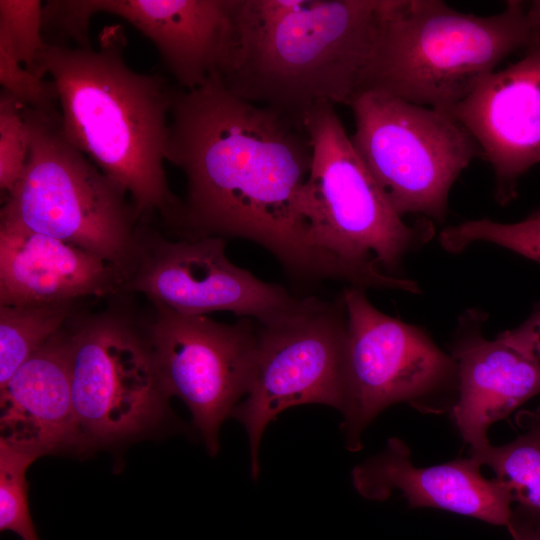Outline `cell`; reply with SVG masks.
<instances>
[{
  "label": "cell",
  "instance_id": "6da1fadb",
  "mask_svg": "<svg viewBox=\"0 0 540 540\" xmlns=\"http://www.w3.org/2000/svg\"><path fill=\"white\" fill-rule=\"evenodd\" d=\"M165 160L186 179L181 238H242L294 275L355 281L310 236L303 189L312 146L301 116L245 100L213 74L196 89L176 88Z\"/></svg>",
  "mask_w": 540,
  "mask_h": 540
},
{
  "label": "cell",
  "instance_id": "7a4b0ae2",
  "mask_svg": "<svg viewBox=\"0 0 540 540\" xmlns=\"http://www.w3.org/2000/svg\"><path fill=\"white\" fill-rule=\"evenodd\" d=\"M389 0H232L215 75L250 102L302 116L368 90Z\"/></svg>",
  "mask_w": 540,
  "mask_h": 540
},
{
  "label": "cell",
  "instance_id": "3957f363",
  "mask_svg": "<svg viewBox=\"0 0 540 540\" xmlns=\"http://www.w3.org/2000/svg\"><path fill=\"white\" fill-rule=\"evenodd\" d=\"M123 27L105 26L97 47L47 45L33 73L52 77L66 139L130 198L140 223L175 229L182 200L164 168L176 87L133 70Z\"/></svg>",
  "mask_w": 540,
  "mask_h": 540
},
{
  "label": "cell",
  "instance_id": "277c9868",
  "mask_svg": "<svg viewBox=\"0 0 540 540\" xmlns=\"http://www.w3.org/2000/svg\"><path fill=\"white\" fill-rule=\"evenodd\" d=\"M538 38L522 1L476 16L439 0H389L368 90L447 112Z\"/></svg>",
  "mask_w": 540,
  "mask_h": 540
},
{
  "label": "cell",
  "instance_id": "5b68a950",
  "mask_svg": "<svg viewBox=\"0 0 540 540\" xmlns=\"http://www.w3.org/2000/svg\"><path fill=\"white\" fill-rule=\"evenodd\" d=\"M302 123L312 146L303 209L314 246L361 275L371 287L397 289L384 274L433 234L432 223L408 225L391 206L355 150L331 104L305 111Z\"/></svg>",
  "mask_w": 540,
  "mask_h": 540
},
{
  "label": "cell",
  "instance_id": "8992f818",
  "mask_svg": "<svg viewBox=\"0 0 540 540\" xmlns=\"http://www.w3.org/2000/svg\"><path fill=\"white\" fill-rule=\"evenodd\" d=\"M23 116L28 157L0 218L76 245L125 277L140 225L129 196L66 139L61 115L48 117L24 106Z\"/></svg>",
  "mask_w": 540,
  "mask_h": 540
},
{
  "label": "cell",
  "instance_id": "52a82bcc",
  "mask_svg": "<svg viewBox=\"0 0 540 540\" xmlns=\"http://www.w3.org/2000/svg\"><path fill=\"white\" fill-rule=\"evenodd\" d=\"M351 142L394 210L443 222L452 185L479 146L448 112L369 89L349 106Z\"/></svg>",
  "mask_w": 540,
  "mask_h": 540
},
{
  "label": "cell",
  "instance_id": "ba28073f",
  "mask_svg": "<svg viewBox=\"0 0 540 540\" xmlns=\"http://www.w3.org/2000/svg\"><path fill=\"white\" fill-rule=\"evenodd\" d=\"M346 313V402L343 431L350 450L387 407L406 402L441 412L437 397L457 385L456 364L422 329L378 310L364 288L342 293Z\"/></svg>",
  "mask_w": 540,
  "mask_h": 540
},
{
  "label": "cell",
  "instance_id": "9c48e42d",
  "mask_svg": "<svg viewBox=\"0 0 540 540\" xmlns=\"http://www.w3.org/2000/svg\"><path fill=\"white\" fill-rule=\"evenodd\" d=\"M346 326L342 298L317 297L293 315L260 325L250 386L231 415L248 435L254 479L264 430L282 411L310 403L343 411Z\"/></svg>",
  "mask_w": 540,
  "mask_h": 540
},
{
  "label": "cell",
  "instance_id": "30bf717a",
  "mask_svg": "<svg viewBox=\"0 0 540 540\" xmlns=\"http://www.w3.org/2000/svg\"><path fill=\"white\" fill-rule=\"evenodd\" d=\"M71 334V384L79 450L133 437L167 413L145 334L122 314L83 320Z\"/></svg>",
  "mask_w": 540,
  "mask_h": 540
},
{
  "label": "cell",
  "instance_id": "8fae6325",
  "mask_svg": "<svg viewBox=\"0 0 540 540\" xmlns=\"http://www.w3.org/2000/svg\"><path fill=\"white\" fill-rule=\"evenodd\" d=\"M121 293H140L185 315L227 311L269 325L308 307L298 298L234 265L219 237L169 240L148 224L137 230L135 259Z\"/></svg>",
  "mask_w": 540,
  "mask_h": 540
},
{
  "label": "cell",
  "instance_id": "7c38bea8",
  "mask_svg": "<svg viewBox=\"0 0 540 540\" xmlns=\"http://www.w3.org/2000/svg\"><path fill=\"white\" fill-rule=\"evenodd\" d=\"M153 305L155 316L145 336L163 387L186 404L215 455L222 422L248 392L257 331L250 318L226 324Z\"/></svg>",
  "mask_w": 540,
  "mask_h": 540
},
{
  "label": "cell",
  "instance_id": "4fadbf2b",
  "mask_svg": "<svg viewBox=\"0 0 540 540\" xmlns=\"http://www.w3.org/2000/svg\"><path fill=\"white\" fill-rule=\"evenodd\" d=\"M232 0H53L45 16L62 41L91 44L89 24L97 13L123 18L146 36L184 90L216 73L230 25Z\"/></svg>",
  "mask_w": 540,
  "mask_h": 540
},
{
  "label": "cell",
  "instance_id": "5bb4252c",
  "mask_svg": "<svg viewBox=\"0 0 540 540\" xmlns=\"http://www.w3.org/2000/svg\"><path fill=\"white\" fill-rule=\"evenodd\" d=\"M447 112L492 166L497 199L509 201L519 177L540 163V37L520 60L485 76Z\"/></svg>",
  "mask_w": 540,
  "mask_h": 540
},
{
  "label": "cell",
  "instance_id": "9a60e30c",
  "mask_svg": "<svg viewBox=\"0 0 540 540\" xmlns=\"http://www.w3.org/2000/svg\"><path fill=\"white\" fill-rule=\"evenodd\" d=\"M485 315L461 317L451 356L456 364L454 423L470 454L487 447L488 430L540 393V365L498 337L482 334Z\"/></svg>",
  "mask_w": 540,
  "mask_h": 540
},
{
  "label": "cell",
  "instance_id": "2e32d148",
  "mask_svg": "<svg viewBox=\"0 0 540 540\" xmlns=\"http://www.w3.org/2000/svg\"><path fill=\"white\" fill-rule=\"evenodd\" d=\"M481 467L471 456L417 467L406 444L390 438L380 454L355 466L351 477L359 495L369 500L383 501L399 492L410 507L437 508L508 527L510 495L497 480L485 478Z\"/></svg>",
  "mask_w": 540,
  "mask_h": 540
},
{
  "label": "cell",
  "instance_id": "e0dca14e",
  "mask_svg": "<svg viewBox=\"0 0 540 540\" xmlns=\"http://www.w3.org/2000/svg\"><path fill=\"white\" fill-rule=\"evenodd\" d=\"M124 279L97 255L0 218V305L104 297L121 293Z\"/></svg>",
  "mask_w": 540,
  "mask_h": 540
},
{
  "label": "cell",
  "instance_id": "ac0fdd59",
  "mask_svg": "<svg viewBox=\"0 0 540 540\" xmlns=\"http://www.w3.org/2000/svg\"><path fill=\"white\" fill-rule=\"evenodd\" d=\"M0 440L40 457L79 450L71 384V334L60 330L0 386Z\"/></svg>",
  "mask_w": 540,
  "mask_h": 540
},
{
  "label": "cell",
  "instance_id": "d6986e66",
  "mask_svg": "<svg viewBox=\"0 0 540 540\" xmlns=\"http://www.w3.org/2000/svg\"><path fill=\"white\" fill-rule=\"evenodd\" d=\"M518 425L525 431L500 446L489 444L470 454L481 466H487L508 491L512 508L508 526L515 540L540 535V420L522 411Z\"/></svg>",
  "mask_w": 540,
  "mask_h": 540
},
{
  "label": "cell",
  "instance_id": "ffe728a7",
  "mask_svg": "<svg viewBox=\"0 0 540 540\" xmlns=\"http://www.w3.org/2000/svg\"><path fill=\"white\" fill-rule=\"evenodd\" d=\"M74 303L0 305V386L63 329Z\"/></svg>",
  "mask_w": 540,
  "mask_h": 540
},
{
  "label": "cell",
  "instance_id": "44dd1931",
  "mask_svg": "<svg viewBox=\"0 0 540 540\" xmlns=\"http://www.w3.org/2000/svg\"><path fill=\"white\" fill-rule=\"evenodd\" d=\"M439 241L451 253L461 252L475 242H487L540 263V218L528 217L510 224L487 218L469 220L445 228Z\"/></svg>",
  "mask_w": 540,
  "mask_h": 540
},
{
  "label": "cell",
  "instance_id": "7402d4cb",
  "mask_svg": "<svg viewBox=\"0 0 540 540\" xmlns=\"http://www.w3.org/2000/svg\"><path fill=\"white\" fill-rule=\"evenodd\" d=\"M37 458L0 440V530L14 532L22 540H39L30 516L26 480V471Z\"/></svg>",
  "mask_w": 540,
  "mask_h": 540
},
{
  "label": "cell",
  "instance_id": "603a6c76",
  "mask_svg": "<svg viewBox=\"0 0 540 540\" xmlns=\"http://www.w3.org/2000/svg\"><path fill=\"white\" fill-rule=\"evenodd\" d=\"M42 9L39 0H0V41L32 73L46 46L42 34Z\"/></svg>",
  "mask_w": 540,
  "mask_h": 540
},
{
  "label": "cell",
  "instance_id": "cb8c5ba5",
  "mask_svg": "<svg viewBox=\"0 0 540 540\" xmlns=\"http://www.w3.org/2000/svg\"><path fill=\"white\" fill-rule=\"evenodd\" d=\"M23 107L5 90L0 93V189L6 196L20 179L29 151Z\"/></svg>",
  "mask_w": 540,
  "mask_h": 540
},
{
  "label": "cell",
  "instance_id": "d4e9b609",
  "mask_svg": "<svg viewBox=\"0 0 540 540\" xmlns=\"http://www.w3.org/2000/svg\"><path fill=\"white\" fill-rule=\"evenodd\" d=\"M22 65L11 49L0 41V83L3 90L26 107L48 117L60 116L54 82L38 77Z\"/></svg>",
  "mask_w": 540,
  "mask_h": 540
},
{
  "label": "cell",
  "instance_id": "484cf974",
  "mask_svg": "<svg viewBox=\"0 0 540 540\" xmlns=\"http://www.w3.org/2000/svg\"><path fill=\"white\" fill-rule=\"evenodd\" d=\"M497 337L540 365V302L521 325Z\"/></svg>",
  "mask_w": 540,
  "mask_h": 540
},
{
  "label": "cell",
  "instance_id": "4316f807",
  "mask_svg": "<svg viewBox=\"0 0 540 540\" xmlns=\"http://www.w3.org/2000/svg\"><path fill=\"white\" fill-rule=\"evenodd\" d=\"M526 14L533 32L540 37V0L526 4Z\"/></svg>",
  "mask_w": 540,
  "mask_h": 540
},
{
  "label": "cell",
  "instance_id": "83f0119b",
  "mask_svg": "<svg viewBox=\"0 0 540 540\" xmlns=\"http://www.w3.org/2000/svg\"><path fill=\"white\" fill-rule=\"evenodd\" d=\"M527 416L540 420V406L535 411H523Z\"/></svg>",
  "mask_w": 540,
  "mask_h": 540
},
{
  "label": "cell",
  "instance_id": "f1b7e54d",
  "mask_svg": "<svg viewBox=\"0 0 540 540\" xmlns=\"http://www.w3.org/2000/svg\"><path fill=\"white\" fill-rule=\"evenodd\" d=\"M531 218H540V208H538L535 212L531 213L529 215Z\"/></svg>",
  "mask_w": 540,
  "mask_h": 540
},
{
  "label": "cell",
  "instance_id": "f546056e",
  "mask_svg": "<svg viewBox=\"0 0 540 540\" xmlns=\"http://www.w3.org/2000/svg\"><path fill=\"white\" fill-rule=\"evenodd\" d=\"M529 540H540V535Z\"/></svg>",
  "mask_w": 540,
  "mask_h": 540
}]
</instances>
